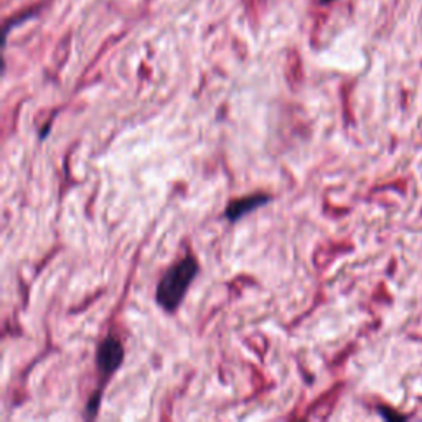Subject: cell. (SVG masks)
Wrapping results in <instances>:
<instances>
[{
  "label": "cell",
  "mask_w": 422,
  "mask_h": 422,
  "mask_svg": "<svg viewBox=\"0 0 422 422\" xmlns=\"http://www.w3.org/2000/svg\"><path fill=\"white\" fill-rule=\"evenodd\" d=\"M200 271L197 259L192 254L181 257L167 269L157 284L155 301L165 312H175L183 302L190 285Z\"/></svg>",
  "instance_id": "cell-1"
},
{
  "label": "cell",
  "mask_w": 422,
  "mask_h": 422,
  "mask_svg": "<svg viewBox=\"0 0 422 422\" xmlns=\"http://www.w3.org/2000/svg\"><path fill=\"white\" fill-rule=\"evenodd\" d=\"M122 361H124V347L121 340L114 335L106 336L96 352V366L103 376V383L108 381L121 368Z\"/></svg>",
  "instance_id": "cell-2"
},
{
  "label": "cell",
  "mask_w": 422,
  "mask_h": 422,
  "mask_svg": "<svg viewBox=\"0 0 422 422\" xmlns=\"http://www.w3.org/2000/svg\"><path fill=\"white\" fill-rule=\"evenodd\" d=\"M269 201H271V197L264 195V193H256V195L238 198V200H233L226 206L225 214L228 221L231 223L239 221V219L246 217V214L251 213V211L261 208V206L269 203Z\"/></svg>",
  "instance_id": "cell-3"
},
{
  "label": "cell",
  "mask_w": 422,
  "mask_h": 422,
  "mask_svg": "<svg viewBox=\"0 0 422 422\" xmlns=\"http://www.w3.org/2000/svg\"><path fill=\"white\" fill-rule=\"evenodd\" d=\"M323 3H330V2H335V0H322Z\"/></svg>",
  "instance_id": "cell-4"
}]
</instances>
